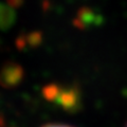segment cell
Segmentation results:
<instances>
[{
    "instance_id": "1",
    "label": "cell",
    "mask_w": 127,
    "mask_h": 127,
    "mask_svg": "<svg viewBox=\"0 0 127 127\" xmlns=\"http://www.w3.org/2000/svg\"><path fill=\"white\" fill-rule=\"evenodd\" d=\"M22 76L23 70L21 67L17 66L16 64H9L0 71V85L6 88L16 86L20 82Z\"/></svg>"
},
{
    "instance_id": "2",
    "label": "cell",
    "mask_w": 127,
    "mask_h": 127,
    "mask_svg": "<svg viewBox=\"0 0 127 127\" xmlns=\"http://www.w3.org/2000/svg\"><path fill=\"white\" fill-rule=\"evenodd\" d=\"M55 102H58V104L65 109H75L77 104V94L76 91L73 89L63 90L58 88L56 96L54 98Z\"/></svg>"
},
{
    "instance_id": "3",
    "label": "cell",
    "mask_w": 127,
    "mask_h": 127,
    "mask_svg": "<svg viewBox=\"0 0 127 127\" xmlns=\"http://www.w3.org/2000/svg\"><path fill=\"white\" fill-rule=\"evenodd\" d=\"M11 3H0V30H7L16 20V12Z\"/></svg>"
},
{
    "instance_id": "4",
    "label": "cell",
    "mask_w": 127,
    "mask_h": 127,
    "mask_svg": "<svg viewBox=\"0 0 127 127\" xmlns=\"http://www.w3.org/2000/svg\"><path fill=\"white\" fill-rule=\"evenodd\" d=\"M41 127H72L70 125H66V124H58V123H51V124H47L43 125Z\"/></svg>"
},
{
    "instance_id": "5",
    "label": "cell",
    "mask_w": 127,
    "mask_h": 127,
    "mask_svg": "<svg viewBox=\"0 0 127 127\" xmlns=\"http://www.w3.org/2000/svg\"><path fill=\"white\" fill-rule=\"evenodd\" d=\"M125 127H127V123H126V125H125Z\"/></svg>"
}]
</instances>
